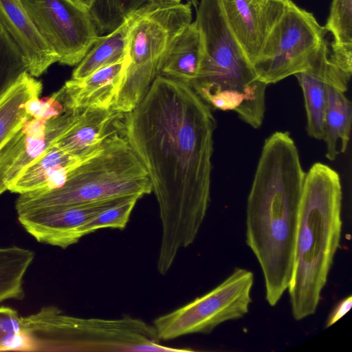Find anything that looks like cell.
<instances>
[{
    "label": "cell",
    "mask_w": 352,
    "mask_h": 352,
    "mask_svg": "<svg viewBox=\"0 0 352 352\" xmlns=\"http://www.w3.org/2000/svg\"><path fill=\"white\" fill-rule=\"evenodd\" d=\"M215 126L211 108L190 85L160 74L124 115L122 133L146 168L159 206L162 275L194 242L206 215Z\"/></svg>",
    "instance_id": "cell-1"
},
{
    "label": "cell",
    "mask_w": 352,
    "mask_h": 352,
    "mask_svg": "<svg viewBox=\"0 0 352 352\" xmlns=\"http://www.w3.org/2000/svg\"><path fill=\"white\" fill-rule=\"evenodd\" d=\"M305 173L289 132L265 139L248 197L246 243L259 263L272 307L292 276Z\"/></svg>",
    "instance_id": "cell-2"
},
{
    "label": "cell",
    "mask_w": 352,
    "mask_h": 352,
    "mask_svg": "<svg viewBox=\"0 0 352 352\" xmlns=\"http://www.w3.org/2000/svg\"><path fill=\"white\" fill-rule=\"evenodd\" d=\"M342 191L338 173L317 162L305 173L288 287L296 320L315 314L342 232Z\"/></svg>",
    "instance_id": "cell-3"
},
{
    "label": "cell",
    "mask_w": 352,
    "mask_h": 352,
    "mask_svg": "<svg viewBox=\"0 0 352 352\" xmlns=\"http://www.w3.org/2000/svg\"><path fill=\"white\" fill-rule=\"evenodd\" d=\"M196 23L204 56L192 87L211 108L233 111L250 126L263 123L267 85L256 75L225 18L220 0H200Z\"/></svg>",
    "instance_id": "cell-4"
},
{
    "label": "cell",
    "mask_w": 352,
    "mask_h": 352,
    "mask_svg": "<svg viewBox=\"0 0 352 352\" xmlns=\"http://www.w3.org/2000/svg\"><path fill=\"white\" fill-rule=\"evenodd\" d=\"M151 192L146 168L119 132L106 140L100 152L74 169L60 188L21 194L16 210L19 215L132 196L141 198Z\"/></svg>",
    "instance_id": "cell-5"
},
{
    "label": "cell",
    "mask_w": 352,
    "mask_h": 352,
    "mask_svg": "<svg viewBox=\"0 0 352 352\" xmlns=\"http://www.w3.org/2000/svg\"><path fill=\"white\" fill-rule=\"evenodd\" d=\"M30 351H185L160 344L153 325L130 316L79 318L55 306L21 317Z\"/></svg>",
    "instance_id": "cell-6"
},
{
    "label": "cell",
    "mask_w": 352,
    "mask_h": 352,
    "mask_svg": "<svg viewBox=\"0 0 352 352\" xmlns=\"http://www.w3.org/2000/svg\"><path fill=\"white\" fill-rule=\"evenodd\" d=\"M127 19L129 63L111 107L123 113L136 107L159 74L175 40L192 22V5L149 0Z\"/></svg>",
    "instance_id": "cell-7"
},
{
    "label": "cell",
    "mask_w": 352,
    "mask_h": 352,
    "mask_svg": "<svg viewBox=\"0 0 352 352\" xmlns=\"http://www.w3.org/2000/svg\"><path fill=\"white\" fill-rule=\"evenodd\" d=\"M327 32L311 12L289 0L252 65L256 75L268 85L307 69Z\"/></svg>",
    "instance_id": "cell-8"
},
{
    "label": "cell",
    "mask_w": 352,
    "mask_h": 352,
    "mask_svg": "<svg viewBox=\"0 0 352 352\" xmlns=\"http://www.w3.org/2000/svg\"><path fill=\"white\" fill-rule=\"evenodd\" d=\"M254 274L236 268L221 284L186 305L153 321L160 340L192 333H209L220 324L243 317L252 302Z\"/></svg>",
    "instance_id": "cell-9"
},
{
    "label": "cell",
    "mask_w": 352,
    "mask_h": 352,
    "mask_svg": "<svg viewBox=\"0 0 352 352\" xmlns=\"http://www.w3.org/2000/svg\"><path fill=\"white\" fill-rule=\"evenodd\" d=\"M58 62L77 65L99 38L89 12L68 0H21Z\"/></svg>",
    "instance_id": "cell-10"
},
{
    "label": "cell",
    "mask_w": 352,
    "mask_h": 352,
    "mask_svg": "<svg viewBox=\"0 0 352 352\" xmlns=\"http://www.w3.org/2000/svg\"><path fill=\"white\" fill-rule=\"evenodd\" d=\"M82 109H66L47 120L29 118L0 150V195L22 172L79 118Z\"/></svg>",
    "instance_id": "cell-11"
},
{
    "label": "cell",
    "mask_w": 352,
    "mask_h": 352,
    "mask_svg": "<svg viewBox=\"0 0 352 352\" xmlns=\"http://www.w3.org/2000/svg\"><path fill=\"white\" fill-rule=\"evenodd\" d=\"M227 23L251 65L289 0H220Z\"/></svg>",
    "instance_id": "cell-12"
},
{
    "label": "cell",
    "mask_w": 352,
    "mask_h": 352,
    "mask_svg": "<svg viewBox=\"0 0 352 352\" xmlns=\"http://www.w3.org/2000/svg\"><path fill=\"white\" fill-rule=\"evenodd\" d=\"M126 198L36 210L19 214L18 219L38 242L65 249L82 237V228L90 219Z\"/></svg>",
    "instance_id": "cell-13"
},
{
    "label": "cell",
    "mask_w": 352,
    "mask_h": 352,
    "mask_svg": "<svg viewBox=\"0 0 352 352\" xmlns=\"http://www.w3.org/2000/svg\"><path fill=\"white\" fill-rule=\"evenodd\" d=\"M0 24L24 58L27 72L38 77L58 57L36 29L21 0H0Z\"/></svg>",
    "instance_id": "cell-14"
},
{
    "label": "cell",
    "mask_w": 352,
    "mask_h": 352,
    "mask_svg": "<svg viewBox=\"0 0 352 352\" xmlns=\"http://www.w3.org/2000/svg\"><path fill=\"white\" fill-rule=\"evenodd\" d=\"M124 115L111 107L84 109L77 121L54 144L75 156L94 154L107 138L122 132Z\"/></svg>",
    "instance_id": "cell-15"
},
{
    "label": "cell",
    "mask_w": 352,
    "mask_h": 352,
    "mask_svg": "<svg viewBox=\"0 0 352 352\" xmlns=\"http://www.w3.org/2000/svg\"><path fill=\"white\" fill-rule=\"evenodd\" d=\"M350 78L333 63L326 86L322 140L326 143V157L329 160H336L348 147L352 106L345 92Z\"/></svg>",
    "instance_id": "cell-16"
},
{
    "label": "cell",
    "mask_w": 352,
    "mask_h": 352,
    "mask_svg": "<svg viewBox=\"0 0 352 352\" xmlns=\"http://www.w3.org/2000/svg\"><path fill=\"white\" fill-rule=\"evenodd\" d=\"M129 63L122 60L103 67L82 80L70 79L63 86L65 107L69 109L110 108L122 83Z\"/></svg>",
    "instance_id": "cell-17"
},
{
    "label": "cell",
    "mask_w": 352,
    "mask_h": 352,
    "mask_svg": "<svg viewBox=\"0 0 352 352\" xmlns=\"http://www.w3.org/2000/svg\"><path fill=\"white\" fill-rule=\"evenodd\" d=\"M100 150L89 155L75 156L53 144L22 172L8 190L21 195L60 188L74 169Z\"/></svg>",
    "instance_id": "cell-18"
},
{
    "label": "cell",
    "mask_w": 352,
    "mask_h": 352,
    "mask_svg": "<svg viewBox=\"0 0 352 352\" xmlns=\"http://www.w3.org/2000/svg\"><path fill=\"white\" fill-rule=\"evenodd\" d=\"M333 65L324 38L309 67L294 75L304 96L307 133L318 140L324 137L326 86Z\"/></svg>",
    "instance_id": "cell-19"
},
{
    "label": "cell",
    "mask_w": 352,
    "mask_h": 352,
    "mask_svg": "<svg viewBox=\"0 0 352 352\" xmlns=\"http://www.w3.org/2000/svg\"><path fill=\"white\" fill-rule=\"evenodd\" d=\"M203 56L202 36L196 23L193 21L175 40L159 74L192 87L197 77Z\"/></svg>",
    "instance_id": "cell-20"
},
{
    "label": "cell",
    "mask_w": 352,
    "mask_h": 352,
    "mask_svg": "<svg viewBox=\"0 0 352 352\" xmlns=\"http://www.w3.org/2000/svg\"><path fill=\"white\" fill-rule=\"evenodd\" d=\"M42 83L24 72L0 96V150L30 118L25 109L30 99L39 96Z\"/></svg>",
    "instance_id": "cell-21"
},
{
    "label": "cell",
    "mask_w": 352,
    "mask_h": 352,
    "mask_svg": "<svg viewBox=\"0 0 352 352\" xmlns=\"http://www.w3.org/2000/svg\"><path fill=\"white\" fill-rule=\"evenodd\" d=\"M129 21L100 36L74 69L72 79L82 80L94 72L116 63L127 56Z\"/></svg>",
    "instance_id": "cell-22"
},
{
    "label": "cell",
    "mask_w": 352,
    "mask_h": 352,
    "mask_svg": "<svg viewBox=\"0 0 352 352\" xmlns=\"http://www.w3.org/2000/svg\"><path fill=\"white\" fill-rule=\"evenodd\" d=\"M34 258V252L26 248H0V302L23 298V277Z\"/></svg>",
    "instance_id": "cell-23"
},
{
    "label": "cell",
    "mask_w": 352,
    "mask_h": 352,
    "mask_svg": "<svg viewBox=\"0 0 352 352\" xmlns=\"http://www.w3.org/2000/svg\"><path fill=\"white\" fill-rule=\"evenodd\" d=\"M149 0H94L89 12L98 33H109Z\"/></svg>",
    "instance_id": "cell-24"
},
{
    "label": "cell",
    "mask_w": 352,
    "mask_h": 352,
    "mask_svg": "<svg viewBox=\"0 0 352 352\" xmlns=\"http://www.w3.org/2000/svg\"><path fill=\"white\" fill-rule=\"evenodd\" d=\"M24 72L27 68L22 54L0 24V96Z\"/></svg>",
    "instance_id": "cell-25"
},
{
    "label": "cell",
    "mask_w": 352,
    "mask_h": 352,
    "mask_svg": "<svg viewBox=\"0 0 352 352\" xmlns=\"http://www.w3.org/2000/svg\"><path fill=\"white\" fill-rule=\"evenodd\" d=\"M139 199L137 196L129 197L101 210L83 226L82 236L100 228L124 229Z\"/></svg>",
    "instance_id": "cell-26"
},
{
    "label": "cell",
    "mask_w": 352,
    "mask_h": 352,
    "mask_svg": "<svg viewBox=\"0 0 352 352\" xmlns=\"http://www.w3.org/2000/svg\"><path fill=\"white\" fill-rule=\"evenodd\" d=\"M330 32L335 45H352V0H333L324 26Z\"/></svg>",
    "instance_id": "cell-27"
},
{
    "label": "cell",
    "mask_w": 352,
    "mask_h": 352,
    "mask_svg": "<svg viewBox=\"0 0 352 352\" xmlns=\"http://www.w3.org/2000/svg\"><path fill=\"white\" fill-rule=\"evenodd\" d=\"M30 351L29 343L23 332L21 316L15 309L0 307V351Z\"/></svg>",
    "instance_id": "cell-28"
},
{
    "label": "cell",
    "mask_w": 352,
    "mask_h": 352,
    "mask_svg": "<svg viewBox=\"0 0 352 352\" xmlns=\"http://www.w3.org/2000/svg\"><path fill=\"white\" fill-rule=\"evenodd\" d=\"M67 109L63 87L50 97L44 99H40L39 96L34 97L25 103L30 118L44 121L58 116Z\"/></svg>",
    "instance_id": "cell-29"
},
{
    "label": "cell",
    "mask_w": 352,
    "mask_h": 352,
    "mask_svg": "<svg viewBox=\"0 0 352 352\" xmlns=\"http://www.w3.org/2000/svg\"><path fill=\"white\" fill-rule=\"evenodd\" d=\"M352 305V296H349L344 298L340 301L336 307L333 309L331 314H330L327 322V327H329L337 321L341 319L351 309Z\"/></svg>",
    "instance_id": "cell-30"
},
{
    "label": "cell",
    "mask_w": 352,
    "mask_h": 352,
    "mask_svg": "<svg viewBox=\"0 0 352 352\" xmlns=\"http://www.w3.org/2000/svg\"><path fill=\"white\" fill-rule=\"evenodd\" d=\"M76 6L84 10L89 11L94 0H68Z\"/></svg>",
    "instance_id": "cell-31"
},
{
    "label": "cell",
    "mask_w": 352,
    "mask_h": 352,
    "mask_svg": "<svg viewBox=\"0 0 352 352\" xmlns=\"http://www.w3.org/2000/svg\"><path fill=\"white\" fill-rule=\"evenodd\" d=\"M188 1H189L191 5L195 8V10L197 9L199 4L198 0H188Z\"/></svg>",
    "instance_id": "cell-32"
},
{
    "label": "cell",
    "mask_w": 352,
    "mask_h": 352,
    "mask_svg": "<svg viewBox=\"0 0 352 352\" xmlns=\"http://www.w3.org/2000/svg\"><path fill=\"white\" fill-rule=\"evenodd\" d=\"M167 1H174V2H182V0H167Z\"/></svg>",
    "instance_id": "cell-33"
}]
</instances>
